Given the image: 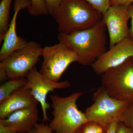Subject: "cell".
Returning <instances> with one entry per match:
<instances>
[{
	"label": "cell",
	"instance_id": "e0dca14e",
	"mask_svg": "<svg viewBox=\"0 0 133 133\" xmlns=\"http://www.w3.org/2000/svg\"><path fill=\"white\" fill-rule=\"evenodd\" d=\"M31 4L28 11L33 16H38L49 14L45 0H30Z\"/></svg>",
	"mask_w": 133,
	"mask_h": 133
},
{
	"label": "cell",
	"instance_id": "5b68a950",
	"mask_svg": "<svg viewBox=\"0 0 133 133\" xmlns=\"http://www.w3.org/2000/svg\"><path fill=\"white\" fill-rule=\"evenodd\" d=\"M93 100V103L85 112L87 118L107 127L114 122L119 121L129 104L112 97L102 86L94 94Z\"/></svg>",
	"mask_w": 133,
	"mask_h": 133
},
{
	"label": "cell",
	"instance_id": "30bf717a",
	"mask_svg": "<svg viewBox=\"0 0 133 133\" xmlns=\"http://www.w3.org/2000/svg\"><path fill=\"white\" fill-rule=\"evenodd\" d=\"M131 58H133V41L128 37L109 48L93 63L92 68L96 74L102 75Z\"/></svg>",
	"mask_w": 133,
	"mask_h": 133
},
{
	"label": "cell",
	"instance_id": "2e32d148",
	"mask_svg": "<svg viewBox=\"0 0 133 133\" xmlns=\"http://www.w3.org/2000/svg\"><path fill=\"white\" fill-rule=\"evenodd\" d=\"M107 128L98 122L88 121L79 126L74 133H107Z\"/></svg>",
	"mask_w": 133,
	"mask_h": 133
},
{
	"label": "cell",
	"instance_id": "ba28073f",
	"mask_svg": "<svg viewBox=\"0 0 133 133\" xmlns=\"http://www.w3.org/2000/svg\"><path fill=\"white\" fill-rule=\"evenodd\" d=\"M27 83L25 87L31 90V94L36 100L41 104L44 122L49 120L47 111L50 105L47 102V96L50 92H53L57 89L68 88L71 86L69 81L55 82L49 79L36 69L31 70L26 76Z\"/></svg>",
	"mask_w": 133,
	"mask_h": 133
},
{
	"label": "cell",
	"instance_id": "d6986e66",
	"mask_svg": "<svg viewBox=\"0 0 133 133\" xmlns=\"http://www.w3.org/2000/svg\"><path fill=\"white\" fill-rule=\"evenodd\" d=\"M104 15L111 6V0H85Z\"/></svg>",
	"mask_w": 133,
	"mask_h": 133
},
{
	"label": "cell",
	"instance_id": "603a6c76",
	"mask_svg": "<svg viewBox=\"0 0 133 133\" xmlns=\"http://www.w3.org/2000/svg\"><path fill=\"white\" fill-rule=\"evenodd\" d=\"M116 133H133V131L123 123L119 122L116 129Z\"/></svg>",
	"mask_w": 133,
	"mask_h": 133
},
{
	"label": "cell",
	"instance_id": "ffe728a7",
	"mask_svg": "<svg viewBox=\"0 0 133 133\" xmlns=\"http://www.w3.org/2000/svg\"><path fill=\"white\" fill-rule=\"evenodd\" d=\"M28 133H55L51 131L48 124H36L33 129Z\"/></svg>",
	"mask_w": 133,
	"mask_h": 133
},
{
	"label": "cell",
	"instance_id": "7402d4cb",
	"mask_svg": "<svg viewBox=\"0 0 133 133\" xmlns=\"http://www.w3.org/2000/svg\"><path fill=\"white\" fill-rule=\"evenodd\" d=\"M128 16L131 19V28L129 29V38L133 41V3L129 5Z\"/></svg>",
	"mask_w": 133,
	"mask_h": 133
},
{
	"label": "cell",
	"instance_id": "52a82bcc",
	"mask_svg": "<svg viewBox=\"0 0 133 133\" xmlns=\"http://www.w3.org/2000/svg\"><path fill=\"white\" fill-rule=\"evenodd\" d=\"M42 56L43 61L39 72L55 82H59L71 64L78 60L76 52L61 42L43 48Z\"/></svg>",
	"mask_w": 133,
	"mask_h": 133
},
{
	"label": "cell",
	"instance_id": "cb8c5ba5",
	"mask_svg": "<svg viewBox=\"0 0 133 133\" xmlns=\"http://www.w3.org/2000/svg\"><path fill=\"white\" fill-rule=\"evenodd\" d=\"M133 3V0H111L110 3L111 5L116 4L130 5Z\"/></svg>",
	"mask_w": 133,
	"mask_h": 133
},
{
	"label": "cell",
	"instance_id": "6da1fadb",
	"mask_svg": "<svg viewBox=\"0 0 133 133\" xmlns=\"http://www.w3.org/2000/svg\"><path fill=\"white\" fill-rule=\"evenodd\" d=\"M106 29L102 19L87 29L70 34L58 33V40L76 52L79 63L91 65L107 51Z\"/></svg>",
	"mask_w": 133,
	"mask_h": 133
},
{
	"label": "cell",
	"instance_id": "7c38bea8",
	"mask_svg": "<svg viewBox=\"0 0 133 133\" xmlns=\"http://www.w3.org/2000/svg\"><path fill=\"white\" fill-rule=\"evenodd\" d=\"M39 120L37 106L20 109L12 113L6 118L0 119V124L17 133H28Z\"/></svg>",
	"mask_w": 133,
	"mask_h": 133
},
{
	"label": "cell",
	"instance_id": "ac0fdd59",
	"mask_svg": "<svg viewBox=\"0 0 133 133\" xmlns=\"http://www.w3.org/2000/svg\"><path fill=\"white\" fill-rule=\"evenodd\" d=\"M119 122L133 131V102L128 105L119 119Z\"/></svg>",
	"mask_w": 133,
	"mask_h": 133
},
{
	"label": "cell",
	"instance_id": "8fae6325",
	"mask_svg": "<svg viewBox=\"0 0 133 133\" xmlns=\"http://www.w3.org/2000/svg\"><path fill=\"white\" fill-rule=\"evenodd\" d=\"M31 4L30 0H15L13 7L14 15L3 38V43L0 50L1 62L3 61L12 52L24 47L28 43L17 34L16 19L20 10L24 9H28Z\"/></svg>",
	"mask_w": 133,
	"mask_h": 133
},
{
	"label": "cell",
	"instance_id": "484cf974",
	"mask_svg": "<svg viewBox=\"0 0 133 133\" xmlns=\"http://www.w3.org/2000/svg\"><path fill=\"white\" fill-rule=\"evenodd\" d=\"M0 133H17L8 128L0 124Z\"/></svg>",
	"mask_w": 133,
	"mask_h": 133
},
{
	"label": "cell",
	"instance_id": "7a4b0ae2",
	"mask_svg": "<svg viewBox=\"0 0 133 133\" xmlns=\"http://www.w3.org/2000/svg\"><path fill=\"white\" fill-rule=\"evenodd\" d=\"M59 33H70L93 27L103 15L85 0H63L50 15Z\"/></svg>",
	"mask_w": 133,
	"mask_h": 133
},
{
	"label": "cell",
	"instance_id": "5bb4252c",
	"mask_svg": "<svg viewBox=\"0 0 133 133\" xmlns=\"http://www.w3.org/2000/svg\"><path fill=\"white\" fill-rule=\"evenodd\" d=\"M27 83L26 78H16L9 79L2 83L0 86V102L23 88Z\"/></svg>",
	"mask_w": 133,
	"mask_h": 133
},
{
	"label": "cell",
	"instance_id": "4fadbf2b",
	"mask_svg": "<svg viewBox=\"0 0 133 133\" xmlns=\"http://www.w3.org/2000/svg\"><path fill=\"white\" fill-rule=\"evenodd\" d=\"M38 103L31 90L24 87L0 102V119L6 118L20 109L37 105Z\"/></svg>",
	"mask_w": 133,
	"mask_h": 133
},
{
	"label": "cell",
	"instance_id": "9c48e42d",
	"mask_svg": "<svg viewBox=\"0 0 133 133\" xmlns=\"http://www.w3.org/2000/svg\"><path fill=\"white\" fill-rule=\"evenodd\" d=\"M128 6L122 4L111 5L103 15L102 21L109 33V48L129 37Z\"/></svg>",
	"mask_w": 133,
	"mask_h": 133
},
{
	"label": "cell",
	"instance_id": "277c9868",
	"mask_svg": "<svg viewBox=\"0 0 133 133\" xmlns=\"http://www.w3.org/2000/svg\"><path fill=\"white\" fill-rule=\"evenodd\" d=\"M101 86L112 97L133 102V58L101 75Z\"/></svg>",
	"mask_w": 133,
	"mask_h": 133
},
{
	"label": "cell",
	"instance_id": "44dd1931",
	"mask_svg": "<svg viewBox=\"0 0 133 133\" xmlns=\"http://www.w3.org/2000/svg\"><path fill=\"white\" fill-rule=\"evenodd\" d=\"M63 0H45L48 13L51 15L53 11L57 8Z\"/></svg>",
	"mask_w": 133,
	"mask_h": 133
},
{
	"label": "cell",
	"instance_id": "9a60e30c",
	"mask_svg": "<svg viewBox=\"0 0 133 133\" xmlns=\"http://www.w3.org/2000/svg\"><path fill=\"white\" fill-rule=\"evenodd\" d=\"M13 0H1L0 2V43L3 41L9 27L10 6Z\"/></svg>",
	"mask_w": 133,
	"mask_h": 133
},
{
	"label": "cell",
	"instance_id": "3957f363",
	"mask_svg": "<svg viewBox=\"0 0 133 133\" xmlns=\"http://www.w3.org/2000/svg\"><path fill=\"white\" fill-rule=\"evenodd\" d=\"M84 93L77 92L68 97L50 96L53 118L48 125L55 133H74L79 126L88 121L84 113L77 105L78 98Z\"/></svg>",
	"mask_w": 133,
	"mask_h": 133
},
{
	"label": "cell",
	"instance_id": "8992f818",
	"mask_svg": "<svg viewBox=\"0 0 133 133\" xmlns=\"http://www.w3.org/2000/svg\"><path fill=\"white\" fill-rule=\"evenodd\" d=\"M42 50L37 42H28L24 47L12 52L1 62L0 68L5 71L9 79L26 78L38 62Z\"/></svg>",
	"mask_w": 133,
	"mask_h": 133
},
{
	"label": "cell",
	"instance_id": "d4e9b609",
	"mask_svg": "<svg viewBox=\"0 0 133 133\" xmlns=\"http://www.w3.org/2000/svg\"><path fill=\"white\" fill-rule=\"evenodd\" d=\"M119 122L115 121L111 123L108 127L107 133H116V129Z\"/></svg>",
	"mask_w": 133,
	"mask_h": 133
}]
</instances>
